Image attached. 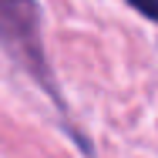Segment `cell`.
Instances as JSON below:
<instances>
[{
  "label": "cell",
  "mask_w": 158,
  "mask_h": 158,
  "mask_svg": "<svg viewBox=\"0 0 158 158\" xmlns=\"http://www.w3.org/2000/svg\"><path fill=\"white\" fill-rule=\"evenodd\" d=\"M125 3H131L141 17H148V20L158 24V0H125Z\"/></svg>",
  "instance_id": "2"
},
{
  "label": "cell",
  "mask_w": 158,
  "mask_h": 158,
  "mask_svg": "<svg viewBox=\"0 0 158 158\" xmlns=\"http://www.w3.org/2000/svg\"><path fill=\"white\" fill-rule=\"evenodd\" d=\"M0 51L31 74L34 81L54 98V104L64 108V98L57 91L54 71L44 51V34H40V7L34 0H0Z\"/></svg>",
  "instance_id": "1"
}]
</instances>
